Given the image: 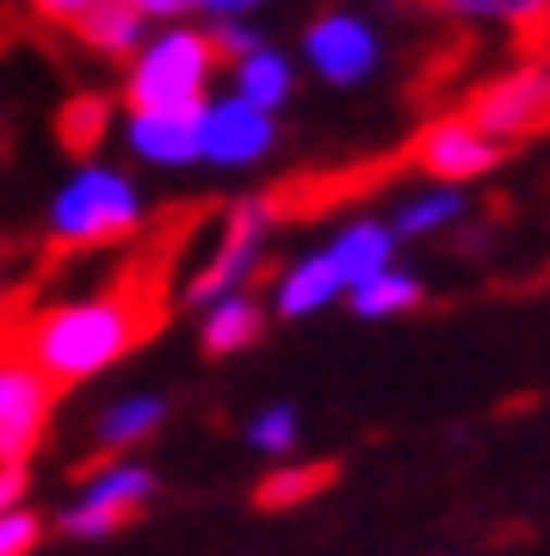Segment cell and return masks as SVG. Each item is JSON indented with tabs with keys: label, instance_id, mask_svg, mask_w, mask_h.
Listing matches in <instances>:
<instances>
[{
	"label": "cell",
	"instance_id": "obj_1",
	"mask_svg": "<svg viewBox=\"0 0 550 556\" xmlns=\"http://www.w3.org/2000/svg\"><path fill=\"white\" fill-rule=\"evenodd\" d=\"M149 309H142L137 291H93V298H62L50 309L25 321V346L20 353L32 365H43L57 383H87L99 371H112L118 358H130L149 334Z\"/></svg>",
	"mask_w": 550,
	"mask_h": 556
},
{
	"label": "cell",
	"instance_id": "obj_2",
	"mask_svg": "<svg viewBox=\"0 0 550 556\" xmlns=\"http://www.w3.org/2000/svg\"><path fill=\"white\" fill-rule=\"evenodd\" d=\"M223 50L204 20L149 25L137 56L124 62V105H161V112H192L216 93Z\"/></svg>",
	"mask_w": 550,
	"mask_h": 556
},
{
	"label": "cell",
	"instance_id": "obj_3",
	"mask_svg": "<svg viewBox=\"0 0 550 556\" xmlns=\"http://www.w3.org/2000/svg\"><path fill=\"white\" fill-rule=\"evenodd\" d=\"M149 223L142 186L112 161H80L75 174L50 192L43 229L57 248H105V241H130Z\"/></svg>",
	"mask_w": 550,
	"mask_h": 556
},
{
	"label": "cell",
	"instance_id": "obj_4",
	"mask_svg": "<svg viewBox=\"0 0 550 556\" xmlns=\"http://www.w3.org/2000/svg\"><path fill=\"white\" fill-rule=\"evenodd\" d=\"M273 236H278V211H273V204H266V199H236L229 211H223V229H216L204 266L186 278V291H179V298L198 309V303L223 298V291L254 285L260 266H266V254H273Z\"/></svg>",
	"mask_w": 550,
	"mask_h": 556
},
{
	"label": "cell",
	"instance_id": "obj_5",
	"mask_svg": "<svg viewBox=\"0 0 550 556\" xmlns=\"http://www.w3.org/2000/svg\"><path fill=\"white\" fill-rule=\"evenodd\" d=\"M464 112L495 142H508V149L526 137H545L550 130V56H526V62H513V68H501V75H489L464 100Z\"/></svg>",
	"mask_w": 550,
	"mask_h": 556
},
{
	"label": "cell",
	"instance_id": "obj_6",
	"mask_svg": "<svg viewBox=\"0 0 550 556\" xmlns=\"http://www.w3.org/2000/svg\"><path fill=\"white\" fill-rule=\"evenodd\" d=\"M303 68L328 87H365V80L384 68V31H377L359 7H328L315 13L310 31H303Z\"/></svg>",
	"mask_w": 550,
	"mask_h": 556
},
{
	"label": "cell",
	"instance_id": "obj_7",
	"mask_svg": "<svg viewBox=\"0 0 550 556\" xmlns=\"http://www.w3.org/2000/svg\"><path fill=\"white\" fill-rule=\"evenodd\" d=\"M198 137H204V167L216 174H248L278 149V112H266L248 93H211L198 105Z\"/></svg>",
	"mask_w": 550,
	"mask_h": 556
},
{
	"label": "cell",
	"instance_id": "obj_8",
	"mask_svg": "<svg viewBox=\"0 0 550 556\" xmlns=\"http://www.w3.org/2000/svg\"><path fill=\"white\" fill-rule=\"evenodd\" d=\"M409 161L427 179H446V186H471V179H489L501 161H508V142H495L471 112H446V118H427L409 142Z\"/></svg>",
	"mask_w": 550,
	"mask_h": 556
},
{
	"label": "cell",
	"instance_id": "obj_9",
	"mask_svg": "<svg viewBox=\"0 0 550 556\" xmlns=\"http://www.w3.org/2000/svg\"><path fill=\"white\" fill-rule=\"evenodd\" d=\"M50 415H57V378L25 353H7L0 358V457L25 464L50 433Z\"/></svg>",
	"mask_w": 550,
	"mask_h": 556
},
{
	"label": "cell",
	"instance_id": "obj_10",
	"mask_svg": "<svg viewBox=\"0 0 550 556\" xmlns=\"http://www.w3.org/2000/svg\"><path fill=\"white\" fill-rule=\"evenodd\" d=\"M124 149L142 161V167H161V174H186V167H204V137H198V105L192 112H161V105H124L118 124Z\"/></svg>",
	"mask_w": 550,
	"mask_h": 556
},
{
	"label": "cell",
	"instance_id": "obj_11",
	"mask_svg": "<svg viewBox=\"0 0 550 556\" xmlns=\"http://www.w3.org/2000/svg\"><path fill=\"white\" fill-rule=\"evenodd\" d=\"M266 321H273V303H260L248 285L241 291H223V298L198 303V346L211 358H236L248 346L266 340Z\"/></svg>",
	"mask_w": 550,
	"mask_h": 556
},
{
	"label": "cell",
	"instance_id": "obj_12",
	"mask_svg": "<svg viewBox=\"0 0 550 556\" xmlns=\"http://www.w3.org/2000/svg\"><path fill=\"white\" fill-rule=\"evenodd\" d=\"M328 303H347V278H340V266H335L328 248L297 254L291 266L273 278V309L285 321H310V316H322Z\"/></svg>",
	"mask_w": 550,
	"mask_h": 556
},
{
	"label": "cell",
	"instance_id": "obj_13",
	"mask_svg": "<svg viewBox=\"0 0 550 556\" xmlns=\"http://www.w3.org/2000/svg\"><path fill=\"white\" fill-rule=\"evenodd\" d=\"M161 495V477L142 464V457H130V452H118L112 464H99L93 477L80 482V507H93V514H105V519H118V526H130V519L149 507V501Z\"/></svg>",
	"mask_w": 550,
	"mask_h": 556
},
{
	"label": "cell",
	"instance_id": "obj_14",
	"mask_svg": "<svg viewBox=\"0 0 550 556\" xmlns=\"http://www.w3.org/2000/svg\"><path fill=\"white\" fill-rule=\"evenodd\" d=\"M464 217H471V192L446 186V179H427V186H414V192H402L390 204L396 241H433V236H446V229H458Z\"/></svg>",
	"mask_w": 550,
	"mask_h": 556
},
{
	"label": "cell",
	"instance_id": "obj_15",
	"mask_svg": "<svg viewBox=\"0 0 550 556\" xmlns=\"http://www.w3.org/2000/svg\"><path fill=\"white\" fill-rule=\"evenodd\" d=\"M229 87L248 93V100H260L266 112H285L291 93H297V56L278 50L273 38H260V43H248L241 56H229Z\"/></svg>",
	"mask_w": 550,
	"mask_h": 556
},
{
	"label": "cell",
	"instance_id": "obj_16",
	"mask_svg": "<svg viewBox=\"0 0 550 556\" xmlns=\"http://www.w3.org/2000/svg\"><path fill=\"white\" fill-rule=\"evenodd\" d=\"M328 254H335V266H340V278H347V291H353L359 278H372V273H384L396 260V229H390V217H353V223H340L335 236L322 241Z\"/></svg>",
	"mask_w": 550,
	"mask_h": 556
},
{
	"label": "cell",
	"instance_id": "obj_17",
	"mask_svg": "<svg viewBox=\"0 0 550 556\" xmlns=\"http://www.w3.org/2000/svg\"><path fill=\"white\" fill-rule=\"evenodd\" d=\"M68 31H75L93 56H105V62H118L124 68V62L137 56V43L149 38V20H142L130 0H99V7H87V13L68 25Z\"/></svg>",
	"mask_w": 550,
	"mask_h": 556
},
{
	"label": "cell",
	"instance_id": "obj_18",
	"mask_svg": "<svg viewBox=\"0 0 550 556\" xmlns=\"http://www.w3.org/2000/svg\"><path fill=\"white\" fill-rule=\"evenodd\" d=\"M161 420H167V396H155V390H130V396H118L112 408H99L93 439L105 445V452H137L142 439L161 433Z\"/></svg>",
	"mask_w": 550,
	"mask_h": 556
},
{
	"label": "cell",
	"instance_id": "obj_19",
	"mask_svg": "<svg viewBox=\"0 0 550 556\" xmlns=\"http://www.w3.org/2000/svg\"><path fill=\"white\" fill-rule=\"evenodd\" d=\"M421 298H427V285L402 266V260H390L384 273L359 278L353 291H347V309L365 321H390V316H409V309H421Z\"/></svg>",
	"mask_w": 550,
	"mask_h": 556
},
{
	"label": "cell",
	"instance_id": "obj_20",
	"mask_svg": "<svg viewBox=\"0 0 550 556\" xmlns=\"http://www.w3.org/2000/svg\"><path fill=\"white\" fill-rule=\"evenodd\" d=\"M433 13L452 25H489V31H538L550 0H433Z\"/></svg>",
	"mask_w": 550,
	"mask_h": 556
},
{
	"label": "cell",
	"instance_id": "obj_21",
	"mask_svg": "<svg viewBox=\"0 0 550 556\" xmlns=\"http://www.w3.org/2000/svg\"><path fill=\"white\" fill-rule=\"evenodd\" d=\"M241 439H248V452L260 457H297V445H303V415H297V402H266L248 427H241Z\"/></svg>",
	"mask_w": 550,
	"mask_h": 556
},
{
	"label": "cell",
	"instance_id": "obj_22",
	"mask_svg": "<svg viewBox=\"0 0 550 556\" xmlns=\"http://www.w3.org/2000/svg\"><path fill=\"white\" fill-rule=\"evenodd\" d=\"M328 477H335L328 464H303V470H291V457H278V470L260 482V507H291V501L315 495Z\"/></svg>",
	"mask_w": 550,
	"mask_h": 556
},
{
	"label": "cell",
	"instance_id": "obj_23",
	"mask_svg": "<svg viewBox=\"0 0 550 556\" xmlns=\"http://www.w3.org/2000/svg\"><path fill=\"white\" fill-rule=\"evenodd\" d=\"M105 100H75V105H62V137L75 142V149H93L99 137H105Z\"/></svg>",
	"mask_w": 550,
	"mask_h": 556
},
{
	"label": "cell",
	"instance_id": "obj_24",
	"mask_svg": "<svg viewBox=\"0 0 550 556\" xmlns=\"http://www.w3.org/2000/svg\"><path fill=\"white\" fill-rule=\"evenodd\" d=\"M43 538V519L32 507H7L0 514V556H32Z\"/></svg>",
	"mask_w": 550,
	"mask_h": 556
},
{
	"label": "cell",
	"instance_id": "obj_25",
	"mask_svg": "<svg viewBox=\"0 0 550 556\" xmlns=\"http://www.w3.org/2000/svg\"><path fill=\"white\" fill-rule=\"evenodd\" d=\"M149 25H167V20H204V0H130Z\"/></svg>",
	"mask_w": 550,
	"mask_h": 556
},
{
	"label": "cell",
	"instance_id": "obj_26",
	"mask_svg": "<svg viewBox=\"0 0 550 556\" xmlns=\"http://www.w3.org/2000/svg\"><path fill=\"white\" fill-rule=\"evenodd\" d=\"M25 495H32V470L13 464V457H0V514L7 507H25Z\"/></svg>",
	"mask_w": 550,
	"mask_h": 556
},
{
	"label": "cell",
	"instance_id": "obj_27",
	"mask_svg": "<svg viewBox=\"0 0 550 556\" xmlns=\"http://www.w3.org/2000/svg\"><path fill=\"white\" fill-rule=\"evenodd\" d=\"M87 7H99V0H32V13H38V20H50V25H75Z\"/></svg>",
	"mask_w": 550,
	"mask_h": 556
},
{
	"label": "cell",
	"instance_id": "obj_28",
	"mask_svg": "<svg viewBox=\"0 0 550 556\" xmlns=\"http://www.w3.org/2000/svg\"><path fill=\"white\" fill-rule=\"evenodd\" d=\"M260 7H273V0H204V20H254Z\"/></svg>",
	"mask_w": 550,
	"mask_h": 556
},
{
	"label": "cell",
	"instance_id": "obj_29",
	"mask_svg": "<svg viewBox=\"0 0 550 556\" xmlns=\"http://www.w3.org/2000/svg\"><path fill=\"white\" fill-rule=\"evenodd\" d=\"M0 298H7V278H0Z\"/></svg>",
	"mask_w": 550,
	"mask_h": 556
},
{
	"label": "cell",
	"instance_id": "obj_30",
	"mask_svg": "<svg viewBox=\"0 0 550 556\" xmlns=\"http://www.w3.org/2000/svg\"><path fill=\"white\" fill-rule=\"evenodd\" d=\"M384 7H396V0H384Z\"/></svg>",
	"mask_w": 550,
	"mask_h": 556
}]
</instances>
